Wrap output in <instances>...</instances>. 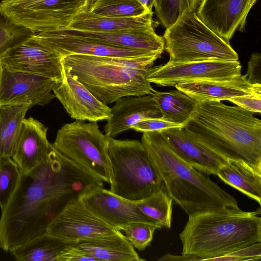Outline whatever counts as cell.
I'll list each match as a JSON object with an SVG mask.
<instances>
[{"label": "cell", "instance_id": "52a82bcc", "mask_svg": "<svg viewBox=\"0 0 261 261\" xmlns=\"http://www.w3.org/2000/svg\"><path fill=\"white\" fill-rule=\"evenodd\" d=\"M169 62H187L207 60L237 61L238 53L207 27L196 12L182 14L166 29L163 36Z\"/></svg>", "mask_w": 261, "mask_h": 261}, {"label": "cell", "instance_id": "83f0119b", "mask_svg": "<svg viewBox=\"0 0 261 261\" xmlns=\"http://www.w3.org/2000/svg\"><path fill=\"white\" fill-rule=\"evenodd\" d=\"M28 107L0 108V159L11 158Z\"/></svg>", "mask_w": 261, "mask_h": 261}, {"label": "cell", "instance_id": "9c48e42d", "mask_svg": "<svg viewBox=\"0 0 261 261\" xmlns=\"http://www.w3.org/2000/svg\"><path fill=\"white\" fill-rule=\"evenodd\" d=\"M89 0H2L0 10L34 33L67 28Z\"/></svg>", "mask_w": 261, "mask_h": 261}, {"label": "cell", "instance_id": "60d3db41", "mask_svg": "<svg viewBox=\"0 0 261 261\" xmlns=\"http://www.w3.org/2000/svg\"><path fill=\"white\" fill-rule=\"evenodd\" d=\"M150 11H152L153 0H139Z\"/></svg>", "mask_w": 261, "mask_h": 261}, {"label": "cell", "instance_id": "f35d334b", "mask_svg": "<svg viewBox=\"0 0 261 261\" xmlns=\"http://www.w3.org/2000/svg\"><path fill=\"white\" fill-rule=\"evenodd\" d=\"M201 0H181V15L190 11L196 12Z\"/></svg>", "mask_w": 261, "mask_h": 261}, {"label": "cell", "instance_id": "9a60e30c", "mask_svg": "<svg viewBox=\"0 0 261 261\" xmlns=\"http://www.w3.org/2000/svg\"><path fill=\"white\" fill-rule=\"evenodd\" d=\"M80 198L89 210L118 230L132 222L153 224L139 209L135 201L121 197L103 187L92 188Z\"/></svg>", "mask_w": 261, "mask_h": 261}, {"label": "cell", "instance_id": "603a6c76", "mask_svg": "<svg viewBox=\"0 0 261 261\" xmlns=\"http://www.w3.org/2000/svg\"><path fill=\"white\" fill-rule=\"evenodd\" d=\"M152 15L149 12L136 17H105L93 14L88 8L79 13L66 28L98 32L139 31L153 27Z\"/></svg>", "mask_w": 261, "mask_h": 261}, {"label": "cell", "instance_id": "7c38bea8", "mask_svg": "<svg viewBox=\"0 0 261 261\" xmlns=\"http://www.w3.org/2000/svg\"><path fill=\"white\" fill-rule=\"evenodd\" d=\"M56 81L7 69L0 63V108L45 106L55 98Z\"/></svg>", "mask_w": 261, "mask_h": 261}, {"label": "cell", "instance_id": "1f68e13d", "mask_svg": "<svg viewBox=\"0 0 261 261\" xmlns=\"http://www.w3.org/2000/svg\"><path fill=\"white\" fill-rule=\"evenodd\" d=\"M20 175L19 167L10 157L0 159V208L3 211L14 192Z\"/></svg>", "mask_w": 261, "mask_h": 261}, {"label": "cell", "instance_id": "3957f363", "mask_svg": "<svg viewBox=\"0 0 261 261\" xmlns=\"http://www.w3.org/2000/svg\"><path fill=\"white\" fill-rule=\"evenodd\" d=\"M141 141L165 191L187 214L209 210H240L233 196L180 159L159 131L144 132Z\"/></svg>", "mask_w": 261, "mask_h": 261}, {"label": "cell", "instance_id": "4316f807", "mask_svg": "<svg viewBox=\"0 0 261 261\" xmlns=\"http://www.w3.org/2000/svg\"><path fill=\"white\" fill-rule=\"evenodd\" d=\"M67 243L44 234L9 251L19 261H56Z\"/></svg>", "mask_w": 261, "mask_h": 261}, {"label": "cell", "instance_id": "ab89813d", "mask_svg": "<svg viewBox=\"0 0 261 261\" xmlns=\"http://www.w3.org/2000/svg\"><path fill=\"white\" fill-rule=\"evenodd\" d=\"M159 260H182V261H193L198 260L196 257L185 254L181 255H174L170 254H166L158 259Z\"/></svg>", "mask_w": 261, "mask_h": 261}, {"label": "cell", "instance_id": "484cf974", "mask_svg": "<svg viewBox=\"0 0 261 261\" xmlns=\"http://www.w3.org/2000/svg\"><path fill=\"white\" fill-rule=\"evenodd\" d=\"M151 95L162 114L161 119L173 123L185 126L196 108L197 100L178 90L155 91Z\"/></svg>", "mask_w": 261, "mask_h": 261}, {"label": "cell", "instance_id": "74e56055", "mask_svg": "<svg viewBox=\"0 0 261 261\" xmlns=\"http://www.w3.org/2000/svg\"><path fill=\"white\" fill-rule=\"evenodd\" d=\"M228 100L253 113L261 112V94L234 97Z\"/></svg>", "mask_w": 261, "mask_h": 261}, {"label": "cell", "instance_id": "f546056e", "mask_svg": "<svg viewBox=\"0 0 261 261\" xmlns=\"http://www.w3.org/2000/svg\"><path fill=\"white\" fill-rule=\"evenodd\" d=\"M88 10L98 16L115 18L136 17L152 12L139 0H94Z\"/></svg>", "mask_w": 261, "mask_h": 261}, {"label": "cell", "instance_id": "30bf717a", "mask_svg": "<svg viewBox=\"0 0 261 261\" xmlns=\"http://www.w3.org/2000/svg\"><path fill=\"white\" fill-rule=\"evenodd\" d=\"M239 60H207L187 62H168L151 67L147 76L150 83L172 86L190 82L217 81L233 78L241 74Z\"/></svg>", "mask_w": 261, "mask_h": 261}, {"label": "cell", "instance_id": "f1b7e54d", "mask_svg": "<svg viewBox=\"0 0 261 261\" xmlns=\"http://www.w3.org/2000/svg\"><path fill=\"white\" fill-rule=\"evenodd\" d=\"M142 213L160 228L170 229L172 215V199L164 190L135 201Z\"/></svg>", "mask_w": 261, "mask_h": 261}, {"label": "cell", "instance_id": "cb8c5ba5", "mask_svg": "<svg viewBox=\"0 0 261 261\" xmlns=\"http://www.w3.org/2000/svg\"><path fill=\"white\" fill-rule=\"evenodd\" d=\"M75 244L98 261L144 260L120 231L113 235L86 239Z\"/></svg>", "mask_w": 261, "mask_h": 261}, {"label": "cell", "instance_id": "d6986e66", "mask_svg": "<svg viewBox=\"0 0 261 261\" xmlns=\"http://www.w3.org/2000/svg\"><path fill=\"white\" fill-rule=\"evenodd\" d=\"M47 131L44 124L32 117L23 120L11 157L20 173L29 172L47 158L51 146Z\"/></svg>", "mask_w": 261, "mask_h": 261}, {"label": "cell", "instance_id": "5bb4252c", "mask_svg": "<svg viewBox=\"0 0 261 261\" xmlns=\"http://www.w3.org/2000/svg\"><path fill=\"white\" fill-rule=\"evenodd\" d=\"M53 93L73 119L97 122L107 120L112 115L111 108L96 98L64 67Z\"/></svg>", "mask_w": 261, "mask_h": 261}, {"label": "cell", "instance_id": "277c9868", "mask_svg": "<svg viewBox=\"0 0 261 261\" xmlns=\"http://www.w3.org/2000/svg\"><path fill=\"white\" fill-rule=\"evenodd\" d=\"M260 209L254 212L222 208L188 215L179 234L181 254L208 260L261 242Z\"/></svg>", "mask_w": 261, "mask_h": 261}, {"label": "cell", "instance_id": "8992f818", "mask_svg": "<svg viewBox=\"0 0 261 261\" xmlns=\"http://www.w3.org/2000/svg\"><path fill=\"white\" fill-rule=\"evenodd\" d=\"M110 191L136 201L164 190L162 179L141 141L109 137Z\"/></svg>", "mask_w": 261, "mask_h": 261}, {"label": "cell", "instance_id": "ba28073f", "mask_svg": "<svg viewBox=\"0 0 261 261\" xmlns=\"http://www.w3.org/2000/svg\"><path fill=\"white\" fill-rule=\"evenodd\" d=\"M109 143V137L100 130L97 122L75 120L58 129L51 144L91 175L110 184Z\"/></svg>", "mask_w": 261, "mask_h": 261}, {"label": "cell", "instance_id": "d590c367", "mask_svg": "<svg viewBox=\"0 0 261 261\" xmlns=\"http://www.w3.org/2000/svg\"><path fill=\"white\" fill-rule=\"evenodd\" d=\"M98 261L75 243L67 245L58 255L56 261Z\"/></svg>", "mask_w": 261, "mask_h": 261}, {"label": "cell", "instance_id": "44dd1931", "mask_svg": "<svg viewBox=\"0 0 261 261\" xmlns=\"http://www.w3.org/2000/svg\"><path fill=\"white\" fill-rule=\"evenodd\" d=\"M56 33L92 40L111 46L162 54L165 49L163 38L153 27L135 31L90 32L69 28L52 31Z\"/></svg>", "mask_w": 261, "mask_h": 261}, {"label": "cell", "instance_id": "d6a6232c", "mask_svg": "<svg viewBox=\"0 0 261 261\" xmlns=\"http://www.w3.org/2000/svg\"><path fill=\"white\" fill-rule=\"evenodd\" d=\"M160 228L155 225L143 222H132L120 229L134 248L142 251L150 245L153 234Z\"/></svg>", "mask_w": 261, "mask_h": 261}, {"label": "cell", "instance_id": "ffe728a7", "mask_svg": "<svg viewBox=\"0 0 261 261\" xmlns=\"http://www.w3.org/2000/svg\"><path fill=\"white\" fill-rule=\"evenodd\" d=\"M111 108L112 115L103 128L105 134L112 138L132 129L134 125L143 119L162 117L151 95L122 97Z\"/></svg>", "mask_w": 261, "mask_h": 261}, {"label": "cell", "instance_id": "5b68a950", "mask_svg": "<svg viewBox=\"0 0 261 261\" xmlns=\"http://www.w3.org/2000/svg\"><path fill=\"white\" fill-rule=\"evenodd\" d=\"M161 54L130 57L72 55L62 58L64 67L99 100L108 105L130 96L152 95L147 80Z\"/></svg>", "mask_w": 261, "mask_h": 261}, {"label": "cell", "instance_id": "2e32d148", "mask_svg": "<svg viewBox=\"0 0 261 261\" xmlns=\"http://www.w3.org/2000/svg\"><path fill=\"white\" fill-rule=\"evenodd\" d=\"M257 0H201L199 18L227 42L236 31L244 30L247 15Z\"/></svg>", "mask_w": 261, "mask_h": 261}, {"label": "cell", "instance_id": "d4e9b609", "mask_svg": "<svg viewBox=\"0 0 261 261\" xmlns=\"http://www.w3.org/2000/svg\"><path fill=\"white\" fill-rule=\"evenodd\" d=\"M221 180L261 204V169L228 160L216 174Z\"/></svg>", "mask_w": 261, "mask_h": 261}, {"label": "cell", "instance_id": "8d00e7d4", "mask_svg": "<svg viewBox=\"0 0 261 261\" xmlns=\"http://www.w3.org/2000/svg\"><path fill=\"white\" fill-rule=\"evenodd\" d=\"M245 76L250 84L261 86V54L259 53H254L251 56Z\"/></svg>", "mask_w": 261, "mask_h": 261}, {"label": "cell", "instance_id": "7402d4cb", "mask_svg": "<svg viewBox=\"0 0 261 261\" xmlns=\"http://www.w3.org/2000/svg\"><path fill=\"white\" fill-rule=\"evenodd\" d=\"M197 101H220L237 96L261 94V86L249 83L245 75L217 81H199L175 86Z\"/></svg>", "mask_w": 261, "mask_h": 261}, {"label": "cell", "instance_id": "ac0fdd59", "mask_svg": "<svg viewBox=\"0 0 261 261\" xmlns=\"http://www.w3.org/2000/svg\"><path fill=\"white\" fill-rule=\"evenodd\" d=\"M159 132L180 159L203 174L216 175L227 163L228 160L192 137L184 127L170 128Z\"/></svg>", "mask_w": 261, "mask_h": 261}, {"label": "cell", "instance_id": "e0dca14e", "mask_svg": "<svg viewBox=\"0 0 261 261\" xmlns=\"http://www.w3.org/2000/svg\"><path fill=\"white\" fill-rule=\"evenodd\" d=\"M33 36L62 58L72 55L130 57L156 54L111 46L92 40L59 34L55 32L34 33Z\"/></svg>", "mask_w": 261, "mask_h": 261}, {"label": "cell", "instance_id": "4dcf8cb0", "mask_svg": "<svg viewBox=\"0 0 261 261\" xmlns=\"http://www.w3.org/2000/svg\"><path fill=\"white\" fill-rule=\"evenodd\" d=\"M34 33L19 24L0 10V59L8 50L31 37Z\"/></svg>", "mask_w": 261, "mask_h": 261}, {"label": "cell", "instance_id": "8fae6325", "mask_svg": "<svg viewBox=\"0 0 261 261\" xmlns=\"http://www.w3.org/2000/svg\"><path fill=\"white\" fill-rule=\"evenodd\" d=\"M119 231L89 210L80 197L67 203L51 222L46 234L67 243L113 235Z\"/></svg>", "mask_w": 261, "mask_h": 261}, {"label": "cell", "instance_id": "836d02e7", "mask_svg": "<svg viewBox=\"0 0 261 261\" xmlns=\"http://www.w3.org/2000/svg\"><path fill=\"white\" fill-rule=\"evenodd\" d=\"M261 242L234 250L210 261L260 260Z\"/></svg>", "mask_w": 261, "mask_h": 261}, {"label": "cell", "instance_id": "4fadbf2b", "mask_svg": "<svg viewBox=\"0 0 261 261\" xmlns=\"http://www.w3.org/2000/svg\"><path fill=\"white\" fill-rule=\"evenodd\" d=\"M62 58L32 36L5 53L0 63L11 71L34 74L57 81L62 75Z\"/></svg>", "mask_w": 261, "mask_h": 261}, {"label": "cell", "instance_id": "6da1fadb", "mask_svg": "<svg viewBox=\"0 0 261 261\" xmlns=\"http://www.w3.org/2000/svg\"><path fill=\"white\" fill-rule=\"evenodd\" d=\"M103 181L58 152L52 145L46 159L20 173L0 217V248L6 252L46 234L65 206Z\"/></svg>", "mask_w": 261, "mask_h": 261}, {"label": "cell", "instance_id": "7a4b0ae2", "mask_svg": "<svg viewBox=\"0 0 261 261\" xmlns=\"http://www.w3.org/2000/svg\"><path fill=\"white\" fill-rule=\"evenodd\" d=\"M194 138L227 160L261 169V121L238 106L197 101L184 127Z\"/></svg>", "mask_w": 261, "mask_h": 261}, {"label": "cell", "instance_id": "e575fe53", "mask_svg": "<svg viewBox=\"0 0 261 261\" xmlns=\"http://www.w3.org/2000/svg\"><path fill=\"white\" fill-rule=\"evenodd\" d=\"M184 127L183 125L166 121L161 118H150L143 119L137 122L132 126V129L136 131L144 133Z\"/></svg>", "mask_w": 261, "mask_h": 261}]
</instances>
